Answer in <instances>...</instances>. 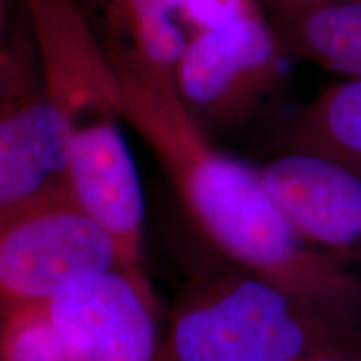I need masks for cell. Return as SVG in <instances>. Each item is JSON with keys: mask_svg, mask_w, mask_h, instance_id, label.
Listing matches in <instances>:
<instances>
[{"mask_svg": "<svg viewBox=\"0 0 361 361\" xmlns=\"http://www.w3.org/2000/svg\"><path fill=\"white\" fill-rule=\"evenodd\" d=\"M338 351H361V326L229 264L180 293L157 361H301Z\"/></svg>", "mask_w": 361, "mask_h": 361, "instance_id": "obj_2", "label": "cell"}, {"mask_svg": "<svg viewBox=\"0 0 361 361\" xmlns=\"http://www.w3.org/2000/svg\"><path fill=\"white\" fill-rule=\"evenodd\" d=\"M114 32L147 69L173 78L188 37L179 22L183 0H104Z\"/></svg>", "mask_w": 361, "mask_h": 361, "instance_id": "obj_9", "label": "cell"}, {"mask_svg": "<svg viewBox=\"0 0 361 361\" xmlns=\"http://www.w3.org/2000/svg\"><path fill=\"white\" fill-rule=\"evenodd\" d=\"M286 56L259 12L194 34L176 67L180 102L202 129L246 123L281 79Z\"/></svg>", "mask_w": 361, "mask_h": 361, "instance_id": "obj_4", "label": "cell"}, {"mask_svg": "<svg viewBox=\"0 0 361 361\" xmlns=\"http://www.w3.org/2000/svg\"><path fill=\"white\" fill-rule=\"evenodd\" d=\"M295 236L329 263L361 266V168L340 157L283 147L258 166Z\"/></svg>", "mask_w": 361, "mask_h": 361, "instance_id": "obj_6", "label": "cell"}, {"mask_svg": "<svg viewBox=\"0 0 361 361\" xmlns=\"http://www.w3.org/2000/svg\"><path fill=\"white\" fill-rule=\"evenodd\" d=\"M126 266L69 191L0 218V310L44 305L90 274Z\"/></svg>", "mask_w": 361, "mask_h": 361, "instance_id": "obj_3", "label": "cell"}, {"mask_svg": "<svg viewBox=\"0 0 361 361\" xmlns=\"http://www.w3.org/2000/svg\"><path fill=\"white\" fill-rule=\"evenodd\" d=\"M264 2H268V6H271L276 16H288V13H296L329 2H336V0H264Z\"/></svg>", "mask_w": 361, "mask_h": 361, "instance_id": "obj_13", "label": "cell"}, {"mask_svg": "<svg viewBox=\"0 0 361 361\" xmlns=\"http://www.w3.org/2000/svg\"><path fill=\"white\" fill-rule=\"evenodd\" d=\"M283 147L311 149L361 168V79L319 92L298 116Z\"/></svg>", "mask_w": 361, "mask_h": 361, "instance_id": "obj_10", "label": "cell"}, {"mask_svg": "<svg viewBox=\"0 0 361 361\" xmlns=\"http://www.w3.org/2000/svg\"><path fill=\"white\" fill-rule=\"evenodd\" d=\"M71 147L69 123L44 89L0 107V218L67 191Z\"/></svg>", "mask_w": 361, "mask_h": 361, "instance_id": "obj_7", "label": "cell"}, {"mask_svg": "<svg viewBox=\"0 0 361 361\" xmlns=\"http://www.w3.org/2000/svg\"><path fill=\"white\" fill-rule=\"evenodd\" d=\"M124 121L154 151L204 239L229 264L273 279L361 326V279L295 236L258 166L226 154L180 102L173 78L156 74L114 37L104 40Z\"/></svg>", "mask_w": 361, "mask_h": 361, "instance_id": "obj_1", "label": "cell"}, {"mask_svg": "<svg viewBox=\"0 0 361 361\" xmlns=\"http://www.w3.org/2000/svg\"><path fill=\"white\" fill-rule=\"evenodd\" d=\"M258 12L255 0H183L179 22L194 34L219 29Z\"/></svg>", "mask_w": 361, "mask_h": 361, "instance_id": "obj_12", "label": "cell"}, {"mask_svg": "<svg viewBox=\"0 0 361 361\" xmlns=\"http://www.w3.org/2000/svg\"><path fill=\"white\" fill-rule=\"evenodd\" d=\"M273 29L290 56L346 79H361V0L276 16Z\"/></svg>", "mask_w": 361, "mask_h": 361, "instance_id": "obj_8", "label": "cell"}, {"mask_svg": "<svg viewBox=\"0 0 361 361\" xmlns=\"http://www.w3.org/2000/svg\"><path fill=\"white\" fill-rule=\"evenodd\" d=\"M301 361H361V351H338V353H323L305 358Z\"/></svg>", "mask_w": 361, "mask_h": 361, "instance_id": "obj_14", "label": "cell"}, {"mask_svg": "<svg viewBox=\"0 0 361 361\" xmlns=\"http://www.w3.org/2000/svg\"><path fill=\"white\" fill-rule=\"evenodd\" d=\"M75 361H157L164 318L144 268H112L45 303Z\"/></svg>", "mask_w": 361, "mask_h": 361, "instance_id": "obj_5", "label": "cell"}, {"mask_svg": "<svg viewBox=\"0 0 361 361\" xmlns=\"http://www.w3.org/2000/svg\"><path fill=\"white\" fill-rule=\"evenodd\" d=\"M0 361H75L47 306L0 310Z\"/></svg>", "mask_w": 361, "mask_h": 361, "instance_id": "obj_11", "label": "cell"}, {"mask_svg": "<svg viewBox=\"0 0 361 361\" xmlns=\"http://www.w3.org/2000/svg\"><path fill=\"white\" fill-rule=\"evenodd\" d=\"M4 4H6V0H0V13H2V8H4Z\"/></svg>", "mask_w": 361, "mask_h": 361, "instance_id": "obj_15", "label": "cell"}]
</instances>
